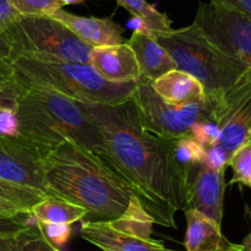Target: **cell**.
Here are the masks:
<instances>
[{"instance_id":"obj_16","label":"cell","mask_w":251,"mask_h":251,"mask_svg":"<svg viewBox=\"0 0 251 251\" xmlns=\"http://www.w3.org/2000/svg\"><path fill=\"white\" fill-rule=\"evenodd\" d=\"M126 44L134 53L141 77L154 81L176 69L171 54L159 46L152 36L134 32Z\"/></svg>"},{"instance_id":"obj_34","label":"cell","mask_w":251,"mask_h":251,"mask_svg":"<svg viewBox=\"0 0 251 251\" xmlns=\"http://www.w3.org/2000/svg\"><path fill=\"white\" fill-rule=\"evenodd\" d=\"M239 251H251V234L248 235L240 244Z\"/></svg>"},{"instance_id":"obj_21","label":"cell","mask_w":251,"mask_h":251,"mask_svg":"<svg viewBox=\"0 0 251 251\" xmlns=\"http://www.w3.org/2000/svg\"><path fill=\"white\" fill-rule=\"evenodd\" d=\"M205 150V147L195 141L193 137L185 136L176 140L174 156L176 162L191 176L194 168L202 164Z\"/></svg>"},{"instance_id":"obj_6","label":"cell","mask_w":251,"mask_h":251,"mask_svg":"<svg viewBox=\"0 0 251 251\" xmlns=\"http://www.w3.org/2000/svg\"><path fill=\"white\" fill-rule=\"evenodd\" d=\"M4 33L12 58L90 64L93 47L50 16H20Z\"/></svg>"},{"instance_id":"obj_18","label":"cell","mask_w":251,"mask_h":251,"mask_svg":"<svg viewBox=\"0 0 251 251\" xmlns=\"http://www.w3.org/2000/svg\"><path fill=\"white\" fill-rule=\"evenodd\" d=\"M44 199L47 196L36 189L0 180V217L31 213L33 206Z\"/></svg>"},{"instance_id":"obj_1","label":"cell","mask_w":251,"mask_h":251,"mask_svg":"<svg viewBox=\"0 0 251 251\" xmlns=\"http://www.w3.org/2000/svg\"><path fill=\"white\" fill-rule=\"evenodd\" d=\"M77 103L102 135L105 163L131 189L154 225L176 228V213L188 207L190 174L176 162V140L147 132L131 100Z\"/></svg>"},{"instance_id":"obj_2","label":"cell","mask_w":251,"mask_h":251,"mask_svg":"<svg viewBox=\"0 0 251 251\" xmlns=\"http://www.w3.org/2000/svg\"><path fill=\"white\" fill-rule=\"evenodd\" d=\"M53 198L85 208L82 222L144 220L151 216L124 180L97 154L66 141L41 156Z\"/></svg>"},{"instance_id":"obj_22","label":"cell","mask_w":251,"mask_h":251,"mask_svg":"<svg viewBox=\"0 0 251 251\" xmlns=\"http://www.w3.org/2000/svg\"><path fill=\"white\" fill-rule=\"evenodd\" d=\"M228 166L233 169L229 184H242L251 189V144L238 149L232 154Z\"/></svg>"},{"instance_id":"obj_15","label":"cell","mask_w":251,"mask_h":251,"mask_svg":"<svg viewBox=\"0 0 251 251\" xmlns=\"http://www.w3.org/2000/svg\"><path fill=\"white\" fill-rule=\"evenodd\" d=\"M186 217V251H239L240 244L230 243L222 233V227L194 210L184 211Z\"/></svg>"},{"instance_id":"obj_4","label":"cell","mask_w":251,"mask_h":251,"mask_svg":"<svg viewBox=\"0 0 251 251\" xmlns=\"http://www.w3.org/2000/svg\"><path fill=\"white\" fill-rule=\"evenodd\" d=\"M153 38L171 54L178 70L202 85L206 98L215 104V115L225 98L251 77L244 64L223 53L194 22L183 28L156 33Z\"/></svg>"},{"instance_id":"obj_3","label":"cell","mask_w":251,"mask_h":251,"mask_svg":"<svg viewBox=\"0 0 251 251\" xmlns=\"http://www.w3.org/2000/svg\"><path fill=\"white\" fill-rule=\"evenodd\" d=\"M24 88L15 113L22 137L41 156L70 141L104 161L102 135L76 100L43 88Z\"/></svg>"},{"instance_id":"obj_31","label":"cell","mask_w":251,"mask_h":251,"mask_svg":"<svg viewBox=\"0 0 251 251\" xmlns=\"http://www.w3.org/2000/svg\"><path fill=\"white\" fill-rule=\"evenodd\" d=\"M20 19V14L15 10L11 0H0V32L9 28Z\"/></svg>"},{"instance_id":"obj_11","label":"cell","mask_w":251,"mask_h":251,"mask_svg":"<svg viewBox=\"0 0 251 251\" xmlns=\"http://www.w3.org/2000/svg\"><path fill=\"white\" fill-rule=\"evenodd\" d=\"M225 172L211 171L203 166L195 167L190 176L186 207L201 213L220 227L223 218Z\"/></svg>"},{"instance_id":"obj_10","label":"cell","mask_w":251,"mask_h":251,"mask_svg":"<svg viewBox=\"0 0 251 251\" xmlns=\"http://www.w3.org/2000/svg\"><path fill=\"white\" fill-rule=\"evenodd\" d=\"M0 180L28 186L53 198L44 180L41 153L32 145L0 135Z\"/></svg>"},{"instance_id":"obj_5","label":"cell","mask_w":251,"mask_h":251,"mask_svg":"<svg viewBox=\"0 0 251 251\" xmlns=\"http://www.w3.org/2000/svg\"><path fill=\"white\" fill-rule=\"evenodd\" d=\"M14 81L24 87L51 91L76 102L118 104L134 93L136 81L115 83L104 80L90 64L15 56Z\"/></svg>"},{"instance_id":"obj_8","label":"cell","mask_w":251,"mask_h":251,"mask_svg":"<svg viewBox=\"0 0 251 251\" xmlns=\"http://www.w3.org/2000/svg\"><path fill=\"white\" fill-rule=\"evenodd\" d=\"M194 24L223 53L244 64L251 76V20L239 11L200 2Z\"/></svg>"},{"instance_id":"obj_23","label":"cell","mask_w":251,"mask_h":251,"mask_svg":"<svg viewBox=\"0 0 251 251\" xmlns=\"http://www.w3.org/2000/svg\"><path fill=\"white\" fill-rule=\"evenodd\" d=\"M20 16H51L63 9L61 0H11Z\"/></svg>"},{"instance_id":"obj_19","label":"cell","mask_w":251,"mask_h":251,"mask_svg":"<svg viewBox=\"0 0 251 251\" xmlns=\"http://www.w3.org/2000/svg\"><path fill=\"white\" fill-rule=\"evenodd\" d=\"M38 223H50V225L71 226L78 221L85 220V208L58 198H47L33 206L31 210Z\"/></svg>"},{"instance_id":"obj_30","label":"cell","mask_w":251,"mask_h":251,"mask_svg":"<svg viewBox=\"0 0 251 251\" xmlns=\"http://www.w3.org/2000/svg\"><path fill=\"white\" fill-rule=\"evenodd\" d=\"M0 77L6 82L14 81L12 51L4 32H0Z\"/></svg>"},{"instance_id":"obj_20","label":"cell","mask_w":251,"mask_h":251,"mask_svg":"<svg viewBox=\"0 0 251 251\" xmlns=\"http://www.w3.org/2000/svg\"><path fill=\"white\" fill-rule=\"evenodd\" d=\"M118 5L132 15V17L141 20L147 28L151 31L152 37L156 33H166L171 32L172 20L166 12H161L147 2L146 0H117Z\"/></svg>"},{"instance_id":"obj_27","label":"cell","mask_w":251,"mask_h":251,"mask_svg":"<svg viewBox=\"0 0 251 251\" xmlns=\"http://www.w3.org/2000/svg\"><path fill=\"white\" fill-rule=\"evenodd\" d=\"M38 225L46 239L59 250H61V248L68 243L73 233L71 226L68 225H50V223H38Z\"/></svg>"},{"instance_id":"obj_14","label":"cell","mask_w":251,"mask_h":251,"mask_svg":"<svg viewBox=\"0 0 251 251\" xmlns=\"http://www.w3.org/2000/svg\"><path fill=\"white\" fill-rule=\"evenodd\" d=\"M50 17L68 27L81 41L90 44L91 47L118 46L125 43L123 38V28L112 19H100V17L77 16L64 9L54 12Z\"/></svg>"},{"instance_id":"obj_33","label":"cell","mask_w":251,"mask_h":251,"mask_svg":"<svg viewBox=\"0 0 251 251\" xmlns=\"http://www.w3.org/2000/svg\"><path fill=\"white\" fill-rule=\"evenodd\" d=\"M17 235L0 238V251H20V243Z\"/></svg>"},{"instance_id":"obj_7","label":"cell","mask_w":251,"mask_h":251,"mask_svg":"<svg viewBox=\"0 0 251 251\" xmlns=\"http://www.w3.org/2000/svg\"><path fill=\"white\" fill-rule=\"evenodd\" d=\"M130 100L142 127L161 139H181L189 136L196 123L215 122V104L207 98L188 104H169L154 92L152 81L144 77L136 81Z\"/></svg>"},{"instance_id":"obj_29","label":"cell","mask_w":251,"mask_h":251,"mask_svg":"<svg viewBox=\"0 0 251 251\" xmlns=\"http://www.w3.org/2000/svg\"><path fill=\"white\" fill-rule=\"evenodd\" d=\"M24 90L25 88L15 81L0 83V109L15 112L17 108L19 98L24 92Z\"/></svg>"},{"instance_id":"obj_9","label":"cell","mask_w":251,"mask_h":251,"mask_svg":"<svg viewBox=\"0 0 251 251\" xmlns=\"http://www.w3.org/2000/svg\"><path fill=\"white\" fill-rule=\"evenodd\" d=\"M215 123L221 129L218 145L230 157L238 149L251 144V77L225 98L216 110Z\"/></svg>"},{"instance_id":"obj_17","label":"cell","mask_w":251,"mask_h":251,"mask_svg":"<svg viewBox=\"0 0 251 251\" xmlns=\"http://www.w3.org/2000/svg\"><path fill=\"white\" fill-rule=\"evenodd\" d=\"M154 92L169 104L180 105L205 100L202 85L188 73L174 69L152 81Z\"/></svg>"},{"instance_id":"obj_36","label":"cell","mask_w":251,"mask_h":251,"mask_svg":"<svg viewBox=\"0 0 251 251\" xmlns=\"http://www.w3.org/2000/svg\"><path fill=\"white\" fill-rule=\"evenodd\" d=\"M11 82H12V81H11ZM0 83H7V82H6V81H4V80H2L1 77H0Z\"/></svg>"},{"instance_id":"obj_12","label":"cell","mask_w":251,"mask_h":251,"mask_svg":"<svg viewBox=\"0 0 251 251\" xmlns=\"http://www.w3.org/2000/svg\"><path fill=\"white\" fill-rule=\"evenodd\" d=\"M81 237L103 251H173L161 242L119 229L110 222H82Z\"/></svg>"},{"instance_id":"obj_25","label":"cell","mask_w":251,"mask_h":251,"mask_svg":"<svg viewBox=\"0 0 251 251\" xmlns=\"http://www.w3.org/2000/svg\"><path fill=\"white\" fill-rule=\"evenodd\" d=\"M189 136L193 137L206 149L218 145L221 139V129L215 122H200L194 124Z\"/></svg>"},{"instance_id":"obj_37","label":"cell","mask_w":251,"mask_h":251,"mask_svg":"<svg viewBox=\"0 0 251 251\" xmlns=\"http://www.w3.org/2000/svg\"><path fill=\"white\" fill-rule=\"evenodd\" d=\"M173 251H174V250H173Z\"/></svg>"},{"instance_id":"obj_28","label":"cell","mask_w":251,"mask_h":251,"mask_svg":"<svg viewBox=\"0 0 251 251\" xmlns=\"http://www.w3.org/2000/svg\"><path fill=\"white\" fill-rule=\"evenodd\" d=\"M229 159L230 156L228 154V152L221 145H215V146L206 147L205 156H203L201 166L206 167L211 171H226L228 163H229Z\"/></svg>"},{"instance_id":"obj_24","label":"cell","mask_w":251,"mask_h":251,"mask_svg":"<svg viewBox=\"0 0 251 251\" xmlns=\"http://www.w3.org/2000/svg\"><path fill=\"white\" fill-rule=\"evenodd\" d=\"M20 251H61L50 244L42 233L38 222L29 225L19 235Z\"/></svg>"},{"instance_id":"obj_32","label":"cell","mask_w":251,"mask_h":251,"mask_svg":"<svg viewBox=\"0 0 251 251\" xmlns=\"http://www.w3.org/2000/svg\"><path fill=\"white\" fill-rule=\"evenodd\" d=\"M210 1L230 7L251 20V0H210Z\"/></svg>"},{"instance_id":"obj_13","label":"cell","mask_w":251,"mask_h":251,"mask_svg":"<svg viewBox=\"0 0 251 251\" xmlns=\"http://www.w3.org/2000/svg\"><path fill=\"white\" fill-rule=\"evenodd\" d=\"M90 65L109 82H132L141 77L136 59L126 42L118 46L93 48Z\"/></svg>"},{"instance_id":"obj_35","label":"cell","mask_w":251,"mask_h":251,"mask_svg":"<svg viewBox=\"0 0 251 251\" xmlns=\"http://www.w3.org/2000/svg\"><path fill=\"white\" fill-rule=\"evenodd\" d=\"M64 4V6L65 5H77V4H82L83 1H86V0H61Z\"/></svg>"},{"instance_id":"obj_26","label":"cell","mask_w":251,"mask_h":251,"mask_svg":"<svg viewBox=\"0 0 251 251\" xmlns=\"http://www.w3.org/2000/svg\"><path fill=\"white\" fill-rule=\"evenodd\" d=\"M33 223H37V220L31 213H24L15 217H0V238L20 234Z\"/></svg>"}]
</instances>
